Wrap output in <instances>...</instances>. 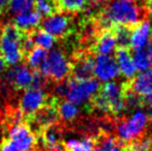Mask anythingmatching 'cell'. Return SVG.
I'll use <instances>...</instances> for the list:
<instances>
[{"instance_id":"4316f807","label":"cell","mask_w":152,"mask_h":151,"mask_svg":"<svg viewBox=\"0 0 152 151\" xmlns=\"http://www.w3.org/2000/svg\"><path fill=\"white\" fill-rule=\"evenodd\" d=\"M132 61H134L137 71H141V73L148 71L151 66V61H150V58H149L148 51H146L145 49L144 50L134 52Z\"/></svg>"},{"instance_id":"277c9868","label":"cell","mask_w":152,"mask_h":151,"mask_svg":"<svg viewBox=\"0 0 152 151\" xmlns=\"http://www.w3.org/2000/svg\"><path fill=\"white\" fill-rule=\"evenodd\" d=\"M66 94L65 99L72 101L77 106L87 105V109L91 111L90 103L93 96L100 89L99 81L94 78L86 80H78L72 77L66 79Z\"/></svg>"},{"instance_id":"83f0119b","label":"cell","mask_w":152,"mask_h":151,"mask_svg":"<svg viewBox=\"0 0 152 151\" xmlns=\"http://www.w3.org/2000/svg\"><path fill=\"white\" fill-rule=\"evenodd\" d=\"M33 4L34 0H10V12L18 15L20 12L33 10Z\"/></svg>"},{"instance_id":"e0dca14e","label":"cell","mask_w":152,"mask_h":151,"mask_svg":"<svg viewBox=\"0 0 152 151\" xmlns=\"http://www.w3.org/2000/svg\"><path fill=\"white\" fill-rule=\"evenodd\" d=\"M128 88L142 97L152 94V69L143 71L132 80L127 81Z\"/></svg>"},{"instance_id":"1f68e13d","label":"cell","mask_w":152,"mask_h":151,"mask_svg":"<svg viewBox=\"0 0 152 151\" xmlns=\"http://www.w3.org/2000/svg\"><path fill=\"white\" fill-rule=\"evenodd\" d=\"M8 69H10V66L6 64L4 58L2 57V55L0 54V81L2 80V78L5 75V73L8 71Z\"/></svg>"},{"instance_id":"7402d4cb","label":"cell","mask_w":152,"mask_h":151,"mask_svg":"<svg viewBox=\"0 0 152 151\" xmlns=\"http://www.w3.org/2000/svg\"><path fill=\"white\" fill-rule=\"evenodd\" d=\"M64 151H94V138L83 137L82 139H70L63 143Z\"/></svg>"},{"instance_id":"d590c367","label":"cell","mask_w":152,"mask_h":151,"mask_svg":"<svg viewBox=\"0 0 152 151\" xmlns=\"http://www.w3.org/2000/svg\"><path fill=\"white\" fill-rule=\"evenodd\" d=\"M94 1L95 3H100V2H106V1H109V0H92Z\"/></svg>"},{"instance_id":"52a82bcc","label":"cell","mask_w":152,"mask_h":151,"mask_svg":"<svg viewBox=\"0 0 152 151\" xmlns=\"http://www.w3.org/2000/svg\"><path fill=\"white\" fill-rule=\"evenodd\" d=\"M57 103H58V96L50 95L47 103L40 109H38L30 118L27 119L26 122L36 133V136L48 126L60 122Z\"/></svg>"},{"instance_id":"e575fe53","label":"cell","mask_w":152,"mask_h":151,"mask_svg":"<svg viewBox=\"0 0 152 151\" xmlns=\"http://www.w3.org/2000/svg\"><path fill=\"white\" fill-rule=\"evenodd\" d=\"M147 116H148L149 121H151V122H152V106H151L150 108H149V110H148V115H147Z\"/></svg>"},{"instance_id":"484cf974","label":"cell","mask_w":152,"mask_h":151,"mask_svg":"<svg viewBox=\"0 0 152 151\" xmlns=\"http://www.w3.org/2000/svg\"><path fill=\"white\" fill-rule=\"evenodd\" d=\"M88 0H56L59 12L75 14L82 12L87 5Z\"/></svg>"},{"instance_id":"44dd1931","label":"cell","mask_w":152,"mask_h":151,"mask_svg":"<svg viewBox=\"0 0 152 151\" xmlns=\"http://www.w3.org/2000/svg\"><path fill=\"white\" fill-rule=\"evenodd\" d=\"M57 108H58V115L60 122L61 121L64 123L72 122L78 117L79 113H80V109L77 107V105H75L72 101L65 98H60V97H58Z\"/></svg>"},{"instance_id":"ac0fdd59","label":"cell","mask_w":152,"mask_h":151,"mask_svg":"<svg viewBox=\"0 0 152 151\" xmlns=\"http://www.w3.org/2000/svg\"><path fill=\"white\" fill-rule=\"evenodd\" d=\"M93 138L94 151H123L124 144L108 131H102Z\"/></svg>"},{"instance_id":"8992f818","label":"cell","mask_w":152,"mask_h":151,"mask_svg":"<svg viewBox=\"0 0 152 151\" xmlns=\"http://www.w3.org/2000/svg\"><path fill=\"white\" fill-rule=\"evenodd\" d=\"M40 73L54 84L64 81L72 74V61L59 49L52 50L48 54L46 63Z\"/></svg>"},{"instance_id":"836d02e7","label":"cell","mask_w":152,"mask_h":151,"mask_svg":"<svg viewBox=\"0 0 152 151\" xmlns=\"http://www.w3.org/2000/svg\"><path fill=\"white\" fill-rule=\"evenodd\" d=\"M148 55H149V58H150L151 65H152V37L148 44Z\"/></svg>"},{"instance_id":"f1b7e54d","label":"cell","mask_w":152,"mask_h":151,"mask_svg":"<svg viewBox=\"0 0 152 151\" xmlns=\"http://www.w3.org/2000/svg\"><path fill=\"white\" fill-rule=\"evenodd\" d=\"M123 151H147V150L143 147V145L141 144V142L139 140H134V141L124 145Z\"/></svg>"},{"instance_id":"ffe728a7","label":"cell","mask_w":152,"mask_h":151,"mask_svg":"<svg viewBox=\"0 0 152 151\" xmlns=\"http://www.w3.org/2000/svg\"><path fill=\"white\" fill-rule=\"evenodd\" d=\"M48 50L44 49L42 47L35 46L33 49L28 53V55L25 58L24 62L28 65L32 71H40L46 63L47 58H48Z\"/></svg>"},{"instance_id":"d6a6232c","label":"cell","mask_w":152,"mask_h":151,"mask_svg":"<svg viewBox=\"0 0 152 151\" xmlns=\"http://www.w3.org/2000/svg\"><path fill=\"white\" fill-rule=\"evenodd\" d=\"M144 1H145V4L143 7L145 8L147 15L152 16V0H144Z\"/></svg>"},{"instance_id":"ba28073f","label":"cell","mask_w":152,"mask_h":151,"mask_svg":"<svg viewBox=\"0 0 152 151\" xmlns=\"http://www.w3.org/2000/svg\"><path fill=\"white\" fill-rule=\"evenodd\" d=\"M38 28L48 32L56 39H64L75 32L72 20L65 12H58L53 16L44 18Z\"/></svg>"},{"instance_id":"5b68a950","label":"cell","mask_w":152,"mask_h":151,"mask_svg":"<svg viewBox=\"0 0 152 151\" xmlns=\"http://www.w3.org/2000/svg\"><path fill=\"white\" fill-rule=\"evenodd\" d=\"M148 121L147 114L142 111H136L128 119L119 118L115 124L117 138L124 145L140 139L146 131Z\"/></svg>"},{"instance_id":"8d00e7d4","label":"cell","mask_w":152,"mask_h":151,"mask_svg":"<svg viewBox=\"0 0 152 151\" xmlns=\"http://www.w3.org/2000/svg\"><path fill=\"white\" fill-rule=\"evenodd\" d=\"M132 1H134V2H139V1H142V0H132Z\"/></svg>"},{"instance_id":"d6986e66","label":"cell","mask_w":152,"mask_h":151,"mask_svg":"<svg viewBox=\"0 0 152 151\" xmlns=\"http://www.w3.org/2000/svg\"><path fill=\"white\" fill-rule=\"evenodd\" d=\"M42 17L35 10H29L18 14L14 19V24L21 30L26 31V32H32L38 28L40 22H42Z\"/></svg>"},{"instance_id":"603a6c76","label":"cell","mask_w":152,"mask_h":151,"mask_svg":"<svg viewBox=\"0 0 152 151\" xmlns=\"http://www.w3.org/2000/svg\"><path fill=\"white\" fill-rule=\"evenodd\" d=\"M30 35L32 40H33L34 46L42 47V48L47 49V50L52 49L57 40L54 36H52L48 32H46V31L42 30L39 28H36L35 30L32 31Z\"/></svg>"},{"instance_id":"8fae6325","label":"cell","mask_w":152,"mask_h":151,"mask_svg":"<svg viewBox=\"0 0 152 151\" xmlns=\"http://www.w3.org/2000/svg\"><path fill=\"white\" fill-rule=\"evenodd\" d=\"M49 96L50 95L42 89L28 88L22 91V95L18 101V107L24 114L25 122L47 103Z\"/></svg>"},{"instance_id":"2e32d148","label":"cell","mask_w":152,"mask_h":151,"mask_svg":"<svg viewBox=\"0 0 152 151\" xmlns=\"http://www.w3.org/2000/svg\"><path fill=\"white\" fill-rule=\"evenodd\" d=\"M115 58L119 67V73L127 81H130L136 77L137 69L132 61V57L128 49L116 48L115 50Z\"/></svg>"},{"instance_id":"cb8c5ba5","label":"cell","mask_w":152,"mask_h":151,"mask_svg":"<svg viewBox=\"0 0 152 151\" xmlns=\"http://www.w3.org/2000/svg\"><path fill=\"white\" fill-rule=\"evenodd\" d=\"M33 9L42 18H47L59 12L56 0H34Z\"/></svg>"},{"instance_id":"4fadbf2b","label":"cell","mask_w":152,"mask_h":151,"mask_svg":"<svg viewBox=\"0 0 152 151\" xmlns=\"http://www.w3.org/2000/svg\"><path fill=\"white\" fill-rule=\"evenodd\" d=\"M119 67L115 57L110 55H96L94 60V76L98 81L114 80L119 75Z\"/></svg>"},{"instance_id":"6da1fadb","label":"cell","mask_w":152,"mask_h":151,"mask_svg":"<svg viewBox=\"0 0 152 151\" xmlns=\"http://www.w3.org/2000/svg\"><path fill=\"white\" fill-rule=\"evenodd\" d=\"M148 16L144 7L132 0H113L104 5L93 18V23L98 31L112 29L115 26L134 28Z\"/></svg>"},{"instance_id":"4dcf8cb0","label":"cell","mask_w":152,"mask_h":151,"mask_svg":"<svg viewBox=\"0 0 152 151\" xmlns=\"http://www.w3.org/2000/svg\"><path fill=\"white\" fill-rule=\"evenodd\" d=\"M0 151H16L14 148V146L10 144V140L7 138H5L4 140H2V142L0 143Z\"/></svg>"},{"instance_id":"3957f363","label":"cell","mask_w":152,"mask_h":151,"mask_svg":"<svg viewBox=\"0 0 152 151\" xmlns=\"http://www.w3.org/2000/svg\"><path fill=\"white\" fill-rule=\"evenodd\" d=\"M124 90L125 82H107L92 98L90 103L91 110L95 109L115 117H120L125 113Z\"/></svg>"},{"instance_id":"d4e9b609","label":"cell","mask_w":152,"mask_h":151,"mask_svg":"<svg viewBox=\"0 0 152 151\" xmlns=\"http://www.w3.org/2000/svg\"><path fill=\"white\" fill-rule=\"evenodd\" d=\"M115 38H116V47L121 49L130 48V39H132V32L134 28L125 26H115L113 27Z\"/></svg>"},{"instance_id":"9c48e42d","label":"cell","mask_w":152,"mask_h":151,"mask_svg":"<svg viewBox=\"0 0 152 151\" xmlns=\"http://www.w3.org/2000/svg\"><path fill=\"white\" fill-rule=\"evenodd\" d=\"M7 139L16 151H33L37 146V136L27 122L12 126L8 131Z\"/></svg>"},{"instance_id":"9a60e30c","label":"cell","mask_w":152,"mask_h":151,"mask_svg":"<svg viewBox=\"0 0 152 151\" xmlns=\"http://www.w3.org/2000/svg\"><path fill=\"white\" fill-rule=\"evenodd\" d=\"M152 37V25L149 21L144 20L137 25L132 32L130 49L134 52L144 50L148 46Z\"/></svg>"},{"instance_id":"30bf717a","label":"cell","mask_w":152,"mask_h":151,"mask_svg":"<svg viewBox=\"0 0 152 151\" xmlns=\"http://www.w3.org/2000/svg\"><path fill=\"white\" fill-rule=\"evenodd\" d=\"M32 78L33 71L25 62H21L15 65L12 69L10 67L2 79H4L8 87L18 93L30 88Z\"/></svg>"},{"instance_id":"5bb4252c","label":"cell","mask_w":152,"mask_h":151,"mask_svg":"<svg viewBox=\"0 0 152 151\" xmlns=\"http://www.w3.org/2000/svg\"><path fill=\"white\" fill-rule=\"evenodd\" d=\"M116 38L113 29H104L96 33L89 51L96 55H109L116 50Z\"/></svg>"},{"instance_id":"f546056e","label":"cell","mask_w":152,"mask_h":151,"mask_svg":"<svg viewBox=\"0 0 152 151\" xmlns=\"http://www.w3.org/2000/svg\"><path fill=\"white\" fill-rule=\"evenodd\" d=\"M10 0H0V17L10 12Z\"/></svg>"},{"instance_id":"7a4b0ae2","label":"cell","mask_w":152,"mask_h":151,"mask_svg":"<svg viewBox=\"0 0 152 151\" xmlns=\"http://www.w3.org/2000/svg\"><path fill=\"white\" fill-rule=\"evenodd\" d=\"M29 34L14 23H7L0 28V54L10 67L24 62L23 48Z\"/></svg>"},{"instance_id":"7c38bea8","label":"cell","mask_w":152,"mask_h":151,"mask_svg":"<svg viewBox=\"0 0 152 151\" xmlns=\"http://www.w3.org/2000/svg\"><path fill=\"white\" fill-rule=\"evenodd\" d=\"M89 50L78 51L74 54L72 60V77L78 80H86L94 76V58Z\"/></svg>"}]
</instances>
